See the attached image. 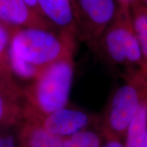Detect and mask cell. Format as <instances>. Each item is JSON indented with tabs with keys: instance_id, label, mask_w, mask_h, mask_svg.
<instances>
[{
	"instance_id": "obj_14",
	"label": "cell",
	"mask_w": 147,
	"mask_h": 147,
	"mask_svg": "<svg viewBox=\"0 0 147 147\" xmlns=\"http://www.w3.org/2000/svg\"><path fill=\"white\" fill-rule=\"evenodd\" d=\"M9 63L12 74L23 80H32L38 76L42 68L28 63L9 49Z\"/></svg>"
},
{
	"instance_id": "obj_23",
	"label": "cell",
	"mask_w": 147,
	"mask_h": 147,
	"mask_svg": "<svg viewBox=\"0 0 147 147\" xmlns=\"http://www.w3.org/2000/svg\"><path fill=\"white\" fill-rule=\"evenodd\" d=\"M21 147H23V146H21Z\"/></svg>"
},
{
	"instance_id": "obj_19",
	"label": "cell",
	"mask_w": 147,
	"mask_h": 147,
	"mask_svg": "<svg viewBox=\"0 0 147 147\" xmlns=\"http://www.w3.org/2000/svg\"><path fill=\"white\" fill-rule=\"evenodd\" d=\"M25 1H26V2L28 3V4L30 5L32 8H34V10H36L37 12H38V13H39L40 15H42V16H43V15H42L41 13V12H40L39 8H38V4H37L36 0H25Z\"/></svg>"
},
{
	"instance_id": "obj_6",
	"label": "cell",
	"mask_w": 147,
	"mask_h": 147,
	"mask_svg": "<svg viewBox=\"0 0 147 147\" xmlns=\"http://www.w3.org/2000/svg\"><path fill=\"white\" fill-rule=\"evenodd\" d=\"M34 121L49 133L64 138L88 128L93 119L83 110L65 106Z\"/></svg>"
},
{
	"instance_id": "obj_11",
	"label": "cell",
	"mask_w": 147,
	"mask_h": 147,
	"mask_svg": "<svg viewBox=\"0 0 147 147\" xmlns=\"http://www.w3.org/2000/svg\"><path fill=\"white\" fill-rule=\"evenodd\" d=\"M131 14L147 72V8L140 0H135L131 5Z\"/></svg>"
},
{
	"instance_id": "obj_2",
	"label": "cell",
	"mask_w": 147,
	"mask_h": 147,
	"mask_svg": "<svg viewBox=\"0 0 147 147\" xmlns=\"http://www.w3.org/2000/svg\"><path fill=\"white\" fill-rule=\"evenodd\" d=\"M75 35L61 31L14 27L10 50L36 67H45L76 49Z\"/></svg>"
},
{
	"instance_id": "obj_18",
	"label": "cell",
	"mask_w": 147,
	"mask_h": 147,
	"mask_svg": "<svg viewBox=\"0 0 147 147\" xmlns=\"http://www.w3.org/2000/svg\"><path fill=\"white\" fill-rule=\"evenodd\" d=\"M102 147H125L123 141L118 139H104Z\"/></svg>"
},
{
	"instance_id": "obj_17",
	"label": "cell",
	"mask_w": 147,
	"mask_h": 147,
	"mask_svg": "<svg viewBox=\"0 0 147 147\" xmlns=\"http://www.w3.org/2000/svg\"><path fill=\"white\" fill-rule=\"evenodd\" d=\"M0 147H16V140L13 134L0 133Z\"/></svg>"
},
{
	"instance_id": "obj_13",
	"label": "cell",
	"mask_w": 147,
	"mask_h": 147,
	"mask_svg": "<svg viewBox=\"0 0 147 147\" xmlns=\"http://www.w3.org/2000/svg\"><path fill=\"white\" fill-rule=\"evenodd\" d=\"M104 138L100 131L89 128L63 138L64 147H102Z\"/></svg>"
},
{
	"instance_id": "obj_21",
	"label": "cell",
	"mask_w": 147,
	"mask_h": 147,
	"mask_svg": "<svg viewBox=\"0 0 147 147\" xmlns=\"http://www.w3.org/2000/svg\"><path fill=\"white\" fill-rule=\"evenodd\" d=\"M144 147H147V129H146V138H145V142H144Z\"/></svg>"
},
{
	"instance_id": "obj_4",
	"label": "cell",
	"mask_w": 147,
	"mask_h": 147,
	"mask_svg": "<svg viewBox=\"0 0 147 147\" xmlns=\"http://www.w3.org/2000/svg\"><path fill=\"white\" fill-rule=\"evenodd\" d=\"M92 49L110 64L123 65L127 71L138 69L146 71L131 7L118 6L115 18Z\"/></svg>"
},
{
	"instance_id": "obj_8",
	"label": "cell",
	"mask_w": 147,
	"mask_h": 147,
	"mask_svg": "<svg viewBox=\"0 0 147 147\" xmlns=\"http://www.w3.org/2000/svg\"><path fill=\"white\" fill-rule=\"evenodd\" d=\"M40 12L59 31L78 35V20L70 0H36Z\"/></svg>"
},
{
	"instance_id": "obj_16",
	"label": "cell",
	"mask_w": 147,
	"mask_h": 147,
	"mask_svg": "<svg viewBox=\"0 0 147 147\" xmlns=\"http://www.w3.org/2000/svg\"><path fill=\"white\" fill-rule=\"evenodd\" d=\"M13 76L12 73L0 66V91L21 100L23 89L17 85Z\"/></svg>"
},
{
	"instance_id": "obj_20",
	"label": "cell",
	"mask_w": 147,
	"mask_h": 147,
	"mask_svg": "<svg viewBox=\"0 0 147 147\" xmlns=\"http://www.w3.org/2000/svg\"><path fill=\"white\" fill-rule=\"evenodd\" d=\"M140 1L147 8V0H140Z\"/></svg>"
},
{
	"instance_id": "obj_5",
	"label": "cell",
	"mask_w": 147,
	"mask_h": 147,
	"mask_svg": "<svg viewBox=\"0 0 147 147\" xmlns=\"http://www.w3.org/2000/svg\"><path fill=\"white\" fill-rule=\"evenodd\" d=\"M78 12L77 38L93 48L118 10L116 0H76Z\"/></svg>"
},
{
	"instance_id": "obj_3",
	"label": "cell",
	"mask_w": 147,
	"mask_h": 147,
	"mask_svg": "<svg viewBox=\"0 0 147 147\" xmlns=\"http://www.w3.org/2000/svg\"><path fill=\"white\" fill-rule=\"evenodd\" d=\"M124 80V83L112 95L99 121L100 132L104 139L123 141L147 88V72L142 69L126 71Z\"/></svg>"
},
{
	"instance_id": "obj_9",
	"label": "cell",
	"mask_w": 147,
	"mask_h": 147,
	"mask_svg": "<svg viewBox=\"0 0 147 147\" xmlns=\"http://www.w3.org/2000/svg\"><path fill=\"white\" fill-rule=\"evenodd\" d=\"M19 139L23 147H64L63 138L52 135L36 121L23 119Z\"/></svg>"
},
{
	"instance_id": "obj_7",
	"label": "cell",
	"mask_w": 147,
	"mask_h": 147,
	"mask_svg": "<svg viewBox=\"0 0 147 147\" xmlns=\"http://www.w3.org/2000/svg\"><path fill=\"white\" fill-rule=\"evenodd\" d=\"M0 21L13 27L59 31L25 0H0Z\"/></svg>"
},
{
	"instance_id": "obj_10",
	"label": "cell",
	"mask_w": 147,
	"mask_h": 147,
	"mask_svg": "<svg viewBox=\"0 0 147 147\" xmlns=\"http://www.w3.org/2000/svg\"><path fill=\"white\" fill-rule=\"evenodd\" d=\"M147 129V88L125 136V147H144Z\"/></svg>"
},
{
	"instance_id": "obj_22",
	"label": "cell",
	"mask_w": 147,
	"mask_h": 147,
	"mask_svg": "<svg viewBox=\"0 0 147 147\" xmlns=\"http://www.w3.org/2000/svg\"><path fill=\"white\" fill-rule=\"evenodd\" d=\"M75 1V2H76V0H74ZM76 8H77V6H76ZM77 14H78V12H77Z\"/></svg>"
},
{
	"instance_id": "obj_15",
	"label": "cell",
	"mask_w": 147,
	"mask_h": 147,
	"mask_svg": "<svg viewBox=\"0 0 147 147\" xmlns=\"http://www.w3.org/2000/svg\"><path fill=\"white\" fill-rule=\"evenodd\" d=\"M13 27L0 21V66L11 73L9 63V49Z\"/></svg>"
},
{
	"instance_id": "obj_1",
	"label": "cell",
	"mask_w": 147,
	"mask_h": 147,
	"mask_svg": "<svg viewBox=\"0 0 147 147\" xmlns=\"http://www.w3.org/2000/svg\"><path fill=\"white\" fill-rule=\"evenodd\" d=\"M74 53L42 67L23 89V119L38 120L67 106L74 72Z\"/></svg>"
},
{
	"instance_id": "obj_12",
	"label": "cell",
	"mask_w": 147,
	"mask_h": 147,
	"mask_svg": "<svg viewBox=\"0 0 147 147\" xmlns=\"http://www.w3.org/2000/svg\"><path fill=\"white\" fill-rule=\"evenodd\" d=\"M23 120L21 100L0 91V127L14 125Z\"/></svg>"
}]
</instances>
